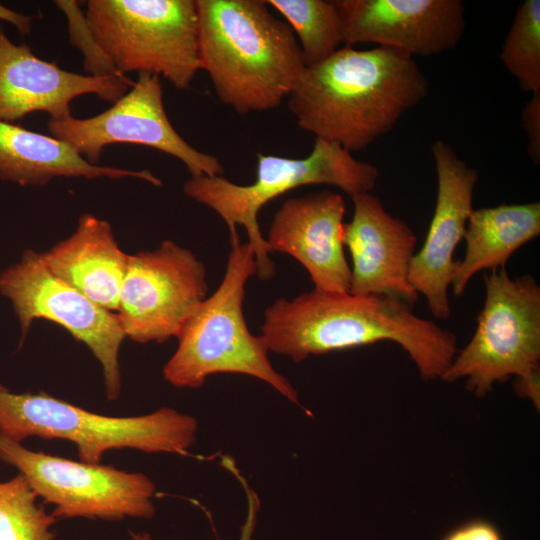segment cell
Masks as SVG:
<instances>
[{"instance_id": "obj_1", "label": "cell", "mask_w": 540, "mask_h": 540, "mask_svg": "<svg viewBox=\"0 0 540 540\" xmlns=\"http://www.w3.org/2000/svg\"><path fill=\"white\" fill-rule=\"evenodd\" d=\"M269 352L299 363L313 355L391 341L400 345L423 380L441 379L457 353V336L386 295L313 289L277 299L261 326Z\"/></svg>"}, {"instance_id": "obj_2", "label": "cell", "mask_w": 540, "mask_h": 540, "mask_svg": "<svg viewBox=\"0 0 540 540\" xmlns=\"http://www.w3.org/2000/svg\"><path fill=\"white\" fill-rule=\"evenodd\" d=\"M428 88L414 57L388 47L344 46L306 67L288 107L301 129L352 153L392 131Z\"/></svg>"}, {"instance_id": "obj_3", "label": "cell", "mask_w": 540, "mask_h": 540, "mask_svg": "<svg viewBox=\"0 0 540 540\" xmlns=\"http://www.w3.org/2000/svg\"><path fill=\"white\" fill-rule=\"evenodd\" d=\"M198 51L222 103L239 114L277 108L306 66L291 27L262 0H196Z\"/></svg>"}, {"instance_id": "obj_4", "label": "cell", "mask_w": 540, "mask_h": 540, "mask_svg": "<svg viewBox=\"0 0 540 540\" xmlns=\"http://www.w3.org/2000/svg\"><path fill=\"white\" fill-rule=\"evenodd\" d=\"M225 274L177 335L178 346L163 367L165 381L177 388H200L218 373L255 377L289 401L299 404L298 392L271 364L264 338L253 335L243 314L247 281L257 274L252 247L239 235L230 238Z\"/></svg>"}, {"instance_id": "obj_5", "label": "cell", "mask_w": 540, "mask_h": 540, "mask_svg": "<svg viewBox=\"0 0 540 540\" xmlns=\"http://www.w3.org/2000/svg\"><path fill=\"white\" fill-rule=\"evenodd\" d=\"M197 430L195 417L170 407L140 416H107L45 392L16 393L0 383V434L20 443L34 436L70 441L85 463H101L115 449L184 455L196 442Z\"/></svg>"}, {"instance_id": "obj_6", "label": "cell", "mask_w": 540, "mask_h": 540, "mask_svg": "<svg viewBox=\"0 0 540 540\" xmlns=\"http://www.w3.org/2000/svg\"><path fill=\"white\" fill-rule=\"evenodd\" d=\"M256 179L240 185L222 176L190 177L184 193L214 210L226 223L230 238L238 235L237 225L248 235L257 262V277L269 280L275 275L267 242L258 224V213L269 201L305 185H331L350 197L370 193L379 172L371 163L359 161L341 145L316 138L310 154L301 159L257 155Z\"/></svg>"}, {"instance_id": "obj_7", "label": "cell", "mask_w": 540, "mask_h": 540, "mask_svg": "<svg viewBox=\"0 0 540 540\" xmlns=\"http://www.w3.org/2000/svg\"><path fill=\"white\" fill-rule=\"evenodd\" d=\"M88 25L117 70L147 72L176 89L201 70L194 0H90Z\"/></svg>"}, {"instance_id": "obj_8", "label": "cell", "mask_w": 540, "mask_h": 540, "mask_svg": "<svg viewBox=\"0 0 540 540\" xmlns=\"http://www.w3.org/2000/svg\"><path fill=\"white\" fill-rule=\"evenodd\" d=\"M485 301L469 343L441 380L466 379V389L484 397L496 383L539 374L540 287L531 274L516 278L506 267L484 274Z\"/></svg>"}, {"instance_id": "obj_9", "label": "cell", "mask_w": 540, "mask_h": 540, "mask_svg": "<svg viewBox=\"0 0 540 540\" xmlns=\"http://www.w3.org/2000/svg\"><path fill=\"white\" fill-rule=\"evenodd\" d=\"M0 461L21 473L58 519L118 521L155 516L156 485L147 475L32 451L0 434Z\"/></svg>"}, {"instance_id": "obj_10", "label": "cell", "mask_w": 540, "mask_h": 540, "mask_svg": "<svg viewBox=\"0 0 540 540\" xmlns=\"http://www.w3.org/2000/svg\"><path fill=\"white\" fill-rule=\"evenodd\" d=\"M0 294L12 305L21 343L35 319L59 324L84 343L100 363L107 399L119 397V352L126 336L116 313L104 309L54 275L42 262L40 254L31 249L0 272Z\"/></svg>"}, {"instance_id": "obj_11", "label": "cell", "mask_w": 540, "mask_h": 540, "mask_svg": "<svg viewBox=\"0 0 540 540\" xmlns=\"http://www.w3.org/2000/svg\"><path fill=\"white\" fill-rule=\"evenodd\" d=\"M207 294L204 264L165 240L153 251L128 255L116 316L126 338L163 343L177 337Z\"/></svg>"}, {"instance_id": "obj_12", "label": "cell", "mask_w": 540, "mask_h": 540, "mask_svg": "<svg viewBox=\"0 0 540 540\" xmlns=\"http://www.w3.org/2000/svg\"><path fill=\"white\" fill-rule=\"evenodd\" d=\"M47 128L50 136L94 165L105 146L130 143L179 159L191 177L222 176L224 172L215 156L194 148L175 130L164 107L161 77L147 72L139 73L133 86L106 111L84 119H50Z\"/></svg>"}, {"instance_id": "obj_13", "label": "cell", "mask_w": 540, "mask_h": 540, "mask_svg": "<svg viewBox=\"0 0 540 540\" xmlns=\"http://www.w3.org/2000/svg\"><path fill=\"white\" fill-rule=\"evenodd\" d=\"M431 152L437 174L436 204L425 241L411 261L409 281L426 298L432 315L446 320L451 314L448 290L457 267L453 255L473 210L479 174L443 141H435Z\"/></svg>"}, {"instance_id": "obj_14", "label": "cell", "mask_w": 540, "mask_h": 540, "mask_svg": "<svg viewBox=\"0 0 540 540\" xmlns=\"http://www.w3.org/2000/svg\"><path fill=\"white\" fill-rule=\"evenodd\" d=\"M342 43H374L412 57L454 48L466 29L461 0H338Z\"/></svg>"}, {"instance_id": "obj_15", "label": "cell", "mask_w": 540, "mask_h": 540, "mask_svg": "<svg viewBox=\"0 0 540 540\" xmlns=\"http://www.w3.org/2000/svg\"><path fill=\"white\" fill-rule=\"evenodd\" d=\"M134 84L127 76H84L38 58L26 45L13 43L0 25V120L14 122L46 112L51 120L71 114L78 96L95 94L115 103Z\"/></svg>"}, {"instance_id": "obj_16", "label": "cell", "mask_w": 540, "mask_h": 540, "mask_svg": "<svg viewBox=\"0 0 540 540\" xmlns=\"http://www.w3.org/2000/svg\"><path fill=\"white\" fill-rule=\"evenodd\" d=\"M353 216L344 224L343 244L352 260L349 292L386 295L412 306L419 294L409 281L417 237L403 220L392 216L370 193L351 197Z\"/></svg>"}, {"instance_id": "obj_17", "label": "cell", "mask_w": 540, "mask_h": 540, "mask_svg": "<svg viewBox=\"0 0 540 540\" xmlns=\"http://www.w3.org/2000/svg\"><path fill=\"white\" fill-rule=\"evenodd\" d=\"M345 212L342 195L330 190L286 200L275 213L265 238L270 253L296 259L315 289L349 292L351 270L343 244Z\"/></svg>"}, {"instance_id": "obj_18", "label": "cell", "mask_w": 540, "mask_h": 540, "mask_svg": "<svg viewBox=\"0 0 540 540\" xmlns=\"http://www.w3.org/2000/svg\"><path fill=\"white\" fill-rule=\"evenodd\" d=\"M39 254L58 278L104 309L117 312L128 254L120 249L109 222L82 214L68 238Z\"/></svg>"}, {"instance_id": "obj_19", "label": "cell", "mask_w": 540, "mask_h": 540, "mask_svg": "<svg viewBox=\"0 0 540 540\" xmlns=\"http://www.w3.org/2000/svg\"><path fill=\"white\" fill-rule=\"evenodd\" d=\"M56 177H133L155 186L162 185L149 170L91 164L61 140L0 120V179L21 186H35L45 185Z\"/></svg>"}, {"instance_id": "obj_20", "label": "cell", "mask_w": 540, "mask_h": 540, "mask_svg": "<svg viewBox=\"0 0 540 540\" xmlns=\"http://www.w3.org/2000/svg\"><path fill=\"white\" fill-rule=\"evenodd\" d=\"M539 234V202L473 209L463 237L465 253L451 283L454 295L462 296L478 272L504 267L515 251Z\"/></svg>"}, {"instance_id": "obj_21", "label": "cell", "mask_w": 540, "mask_h": 540, "mask_svg": "<svg viewBox=\"0 0 540 540\" xmlns=\"http://www.w3.org/2000/svg\"><path fill=\"white\" fill-rule=\"evenodd\" d=\"M266 3L285 18L298 37L306 67L323 62L339 49L341 18L335 1L268 0Z\"/></svg>"}, {"instance_id": "obj_22", "label": "cell", "mask_w": 540, "mask_h": 540, "mask_svg": "<svg viewBox=\"0 0 540 540\" xmlns=\"http://www.w3.org/2000/svg\"><path fill=\"white\" fill-rule=\"evenodd\" d=\"M500 58L522 90L531 94L540 91L539 0H525L518 6Z\"/></svg>"}, {"instance_id": "obj_23", "label": "cell", "mask_w": 540, "mask_h": 540, "mask_svg": "<svg viewBox=\"0 0 540 540\" xmlns=\"http://www.w3.org/2000/svg\"><path fill=\"white\" fill-rule=\"evenodd\" d=\"M37 498L19 472L0 481V540H54L51 527L56 518L37 504Z\"/></svg>"}, {"instance_id": "obj_24", "label": "cell", "mask_w": 540, "mask_h": 540, "mask_svg": "<svg viewBox=\"0 0 540 540\" xmlns=\"http://www.w3.org/2000/svg\"><path fill=\"white\" fill-rule=\"evenodd\" d=\"M54 3L67 18L70 41L82 52L85 71L97 77L125 76L117 70L99 45L80 5L71 0H58Z\"/></svg>"}, {"instance_id": "obj_25", "label": "cell", "mask_w": 540, "mask_h": 540, "mask_svg": "<svg viewBox=\"0 0 540 540\" xmlns=\"http://www.w3.org/2000/svg\"><path fill=\"white\" fill-rule=\"evenodd\" d=\"M222 463L223 466L240 482L243 490L245 491L247 499V514L241 526L239 538L237 540H253L260 509V499L258 494L255 492V490L250 488L246 479L241 475L240 471L235 466V462L232 461L231 458H223ZM130 537L132 540H152L151 535L144 531H130Z\"/></svg>"}, {"instance_id": "obj_26", "label": "cell", "mask_w": 540, "mask_h": 540, "mask_svg": "<svg viewBox=\"0 0 540 540\" xmlns=\"http://www.w3.org/2000/svg\"><path fill=\"white\" fill-rule=\"evenodd\" d=\"M522 126L527 135V153L534 164H540V91L531 94L522 111Z\"/></svg>"}, {"instance_id": "obj_27", "label": "cell", "mask_w": 540, "mask_h": 540, "mask_svg": "<svg viewBox=\"0 0 540 540\" xmlns=\"http://www.w3.org/2000/svg\"><path fill=\"white\" fill-rule=\"evenodd\" d=\"M441 540H504V537L491 521L475 518L452 528Z\"/></svg>"}, {"instance_id": "obj_28", "label": "cell", "mask_w": 540, "mask_h": 540, "mask_svg": "<svg viewBox=\"0 0 540 540\" xmlns=\"http://www.w3.org/2000/svg\"><path fill=\"white\" fill-rule=\"evenodd\" d=\"M540 374L528 378H515V391L524 398L530 399L539 409L540 406Z\"/></svg>"}, {"instance_id": "obj_29", "label": "cell", "mask_w": 540, "mask_h": 540, "mask_svg": "<svg viewBox=\"0 0 540 540\" xmlns=\"http://www.w3.org/2000/svg\"><path fill=\"white\" fill-rule=\"evenodd\" d=\"M35 17L13 11L0 4V20L6 21L22 34L27 35L31 31L32 21Z\"/></svg>"}]
</instances>
